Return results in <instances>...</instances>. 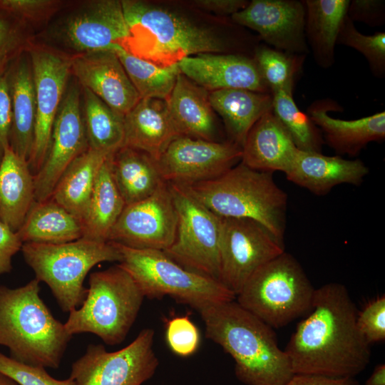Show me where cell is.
<instances>
[{
  "instance_id": "obj_1",
  "label": "cell",
  "mask_w": 385,
  "mask_h": 385,
  "mask_svg": "<svg viewBox=\"0 0 385 385\" xmlns=\"http://www.w3.org/2000/svg\"><path fill=\"white\" fill-rule=\"evenodd\" d=\"M310 312L284 350L293 373L344 378L362 372L370 345L357 328L358 312L346 287L329 283L315 289Z\"/></svg>"
},
{
  "instance_id": "obj_2",
  "label": "cell",
  "mask_w": 385,
  "mask_h": 385,
  "mask_svg": "<svg viewBox=\"0 0 385 385\" xmlns=\"http://www.w3.org/2000/svg\"><path fill=\"white\" fill-rule=\"evenodd\" d=\"M197 312L206 337L235 360V374L246 385H284L294 374L277 344L273 328L234 300L206 305Z\"/></svg>"
},
{
  "instance_id": "obj_3",
  "label": "cell",
  "mask_w": 385,
  "mask_h": 385,
  "mask_svg": "<svg viewBox=\"0 0 385 385\" xmlns=\"http://www.w3.org/2000/svg\"><path fill=\"white\" fill-rule=\"evenodd\" d=\"M129 37L124 50L159 66L200 53H227L228 39L169 9L136 0L121 1Z\"/></svg>"
},
{
  "instance_id": "obj_4",
  "label": "cell",
  "mask_w": 385,
  "mask_h": 385,
  "mask_svg": "<svg viewBox=\"0 0 385 385\" xmlns=\"http://www.w3.org/2000/svg\"><path fill=\"white\" fill-rule=\"evenodd\" d=\"M39 283L0 285V345L19 362L58 369L72 336L41 299Z\"/></svg>"
},
{
  "instance_id": "obj_5",
  "label": "cell",
  "mask_w": 385,
  "mask_h": 385,
  "mask_svg": "<svg viewBox=\"0 0 385 385\" xmlns=\"http://www.w3.org/2000/svg\"><path fill=\"white\" fill-rule=\"evenodd\" d=\"M183 185L217 216L252 220L283 243L288 197L272 173L240 162L215 178Z\"/></svg>"
},
{
  "instance_id": "obj_6",
  "label": "cell",
  "mask_w": 385,
  "mask_h": 385,
  "mask_svg": "<svg viewBox=\"0 0 385 385\" xmlns=\"http://www.w3.org/2000/svg\"><path fill=\"white\" fill-rule=\"evenodd\" d=\"M81 306L69 312L68 334L91 333L108 345L120 344L133 325L145 298L132 276L119 264L89 275Z\"/></svg>"
},
{
  "instance_id": "obj_7",
  "label": "cell",
  "mask_w": 385,
  "mask_h": 385,
  "mask_svg": "<svg viewBox=\"0 0 385 385\" xmlns=\"http://www.w3.org/2000/svg\"><path fill=\"white\" fill-rule=\"evenodd\" d=\"M21 250L35 278L48 285L60 308L68 313L85 300L88 289L83 282L95 265L121 260L113 242L83 237L61 244L24 242Z\"/></svg>"
},
{
  "instance_id": "obj_8",
  "label": "cell",
  "mask_w": 385,
  "mask_h": 385,
  "mask_svg": "<svg viewBox=\"0 0 385 385\" xmlns=\"http://www.w3.org/2000/svg\"><path fill=\"white\" fill-rule=\"evenodd\" d=\"M113 243L121 255L118 264L132 276L145 297L169 296L196 311L236 297L220 281L183 267L162 250Z\"/></svg>"
},
{
  "instance_id": "obj_9",
  "label": "cell",
  "mask_w": 385,
  "mask_h": 385,
  "mask_svg": "<svg viewBox=\"0 0 385 385\" xmlns=\"http://www.w3.org/2000/svg\"><path fill=\"white\" fill-rule=\"evenodd\" d=\"M314 290L300 264L284 251L260 267L236 297L244 309L279 328L312 310Z\"/></svg>"
},
{
  "instance_id": "obj_10",
  "label": "cell",
  "mask_w": 385,
  "mask_h": 385,
  "mask_svg": "<svg viewBox=\"0 0 385 385\" xmlns=\"http://www.w3.org/2000/svg\"><path fill=\"white\" fill-rule=\"evenodd\" d=\"M178 215L173 244L163 251L183 267L220 281L222 217L180 184L168 183Z\"/></svg>"
},
{
  "instance_id": "obj_11",
  "label": "cell",
  "mask_w": 385,
  "mask_h": 385,
  "mask_svg": "<svg viewBox=\"0 0 385 385\" xmlns=\"http://www.w3.org/2000/svg\"><path fill=\"white\" fill-rule=\"evenodd\" d=\"M154 338V330L145 328L115 351H108L102 344H90L72 364L70 377L76 385H142L159 366Z\"/></svg>"
},
{
  "instance_id": "obj_12",
  "label": "cell",
  "mask_w": 385,
  "mask_h": 385,
  "mask_svg": "<svg viewBox=\"0 0 385 385\" xmlns=\"http://www.w3.org/2000/svg\"><path fill=\"white\" fill-rule=\"evenodd\" d=\"M284 251V244L260 223L222 218L220 282L237 295L260 267Z\"/></svg>"
},
{
  "instance_id": "obj_13",
  "label": "cell",
  "mask_w": 385,
  "mask_h": 385,
  "mask_svg": "<svg viewBox=\"0 0 385 385\" xmlns=\"http://www.w3.org/2000/svg\"><path fill=\"white\" fill-rule=\"evenodd\" d=\"M177 225L176 208L168 183L163 180L150 196L125 205L108 242L165 251L175 240Z\"/></svg>"
},
{
  "instance_id": "obj_14",
  "label": "cell",
  "mask_w": 385,
  "mask_h": 385,
  "mask_svg": "<svg viewBox=\"0 0 385 385\" xmlns=\"http://www.w3.org/2000/svg\"><path fill=\"white\" fill-rule=\"evenodd\" d=\"M242 148L231 142H217L179 136L157 162L162 179L190 185L215 178L240 162Z\"/></svg>"
},
{
  "instance_id": "obj_15",
  "label": "cell",
  "mask_w": 385,
  "mask_h": 385,
  "mask_svg": "<svg viewBox=\"0 0 385 385\" xmlns=\"http://www.w3.org/2000/svg\"><path fill=\"white\" fill-rule=\"evenodd\" d=\"M36 115L32 150L28 163L35 175L42 166L51 143L54 120L71 73V58L44 48L30 51Z\"/></svg>"
},
{
  "instance_id": "obj_16",
  "label": "cell",
  "mask_w": 385,
  "mask_h": 385,
  "mask_svg": "<svg viewBox=\"0 0 385 385\" xmlns=\"http://www.w3.org/2000/svg\"><path fill=\"white\" fill-rule=\"evenodd\" d=\"M88 148L80 90L71 85L57 112L46 159L34 176L35 201L50 199L64 171Z\"/></svg>"
},
{
  "instance_id": "obj_17",
  "label": "cell",
  "mask_w": 385,
  "mask_h": 385,
  "mask_svg": "<svg viewBox=\"0 0 385 385\" xmlns=\"http://www.w3.org/2000/svg\"><path fill=\"white\" fill-rule=\"evenodd\" d=\"M305 14L304 1L252 0L231 19L256 31L270 47L306 56L309 50L304 33Z\"/></svg>"
},
{
  "instance_id": "obj_18",
  "label": "cell",
  "mask_w": 385,
  "mask_h": 385,
  "mask_svg": "<svg viewBox=\"0 0 385 385\" xmlns=\"http://www.w3.org/2000/svg\"><path fill=\"white\" fill-rule=\"evenodd\" d=\"M59 36L70 48L80 53L124 48L129 37L121 1H93L64 20Z\"/></svg>"
},
{
  "instance_id": "obj_19",
  "label": "cell",
  "mask_w": 385,
  "mask_h": 385,
  "mask_svg": "<svg viewBox=\"0 0 385 385\" xmlns=\"http://www.w3.org/2000/svg\"><path fill=\"white\" fill-rule=\"evenodd\" d=\"M71 70L82 88H87L115 112L125 115L140 100L114 51L77 54Z\"/></svg>"
},
{
  "instance_id": "obj_20",
  "label": "cell",
  "mask_w": 385,
  "mask_h": 385,
  "mask_svg": "<svg viewBox=\"0 0 385 385\" xmlns=\"http://www.w3.org/2000/svg\"><path fill=\"white\" fill-rule=\"evenodd\" d=\"M177 66L180 73L209 92L237 88L271 93L253 57L200 53L183 58Z\"/></svg>"
},
{
  "instance_id": "obj_21",
  "label": "cell",
  "mask_w": 385,
  "mask_h": 385,
  "mask_svg": "<svg viewBox=\"0 0 385 385\" xmlns=\"http://www.w3.org/2000/svg\"><path fill=\"white\" fill-rule=\"evenodd\" d=\"M332 100H319L312 103L307 114L319 128L324 143L339 155L355 156L369 143L385 139V112L355 120L334 118L328 111L337 110Z\"/></svg>"
},
{
  "instance_id": "obj_22",
  "label": "cell",
  "mask_w": 385,
  "mask_h": 385,
  "mask_svg": "<svg viewBox=\"0 0 385 385\" xmlns=\"http://www.w3.org/2000/svg\"><path fill=\"white\" fill-rule=\"evenodd\" d=\"M369 172V168L359 159L347 160L339 155L298 150L285 175L295 185L323 195L340 184L359 185Z\"/></svg>"
},
{
  "instance_id": "obj_23",
  "label": "cell",
  "mask_w": 385,
  "mask_h": 385,
  "mask_svg": "<svg viewBox=\"0 0 385 385\" xmlns=\"http://www.w3.org/2000/svg\"><path fill=\"white\" fill-rule=\"evenodd\" d=\"M298 151L291 136L270 111L252 127L242 146L240 162L262 172L284 174L290 169Z\"/></svg>"
},
{
  "instance_id": "obj_24",
  "label": "cell",
  "mask_w": 385,
  "mask_h": 385,
  "mask_svg": "<svg viewBox=\"0 0 385 385\" xmlns=\"http://www.w3.org/2000/svg\"><path fill=\"white\" fill-rule=\"evenodd\" d=\"M124 145L158 161L170 143L181 136L170 115L167 102L142 98L124 115Z\"/></svg>"
},
{
  "instance_id": "obj_25",
  "label": "cell",
  "mask_w": 385,
  "mask_h": 385,
  "mask_svg": "<svg viewBox=\"0 0 385 385\" xmlns=\"http://www.w3.org/2000/svg\"><path fill=\"white\" fill-rule=\"evenodd\" d=\"M167 105L181 136L215 140L217 127L208 91L180 73Z\"/></svg>"
},
{
  "instance_id": "obj_26",
  "label": "cell",
  "mask_w": 385,
  "mask_h": 385,
  "mask_svg": "<svg viewBox=\"0 0 385 385\" xmlns=\"http://www.w3.org/2000/svg\"><path fill=\"white\" fill-rule=\"evenodd\" d=\"M6 73L12 113L9 147L28 162L33 147L36 115L31 67L21 58Z\"/></svg>"
},
{
  "instance_id": "obj_27",
  "label": "cell",
  "mask_w": 385,
  "mask_h": 385,
  "mask_svg": "<svg viewBox=\"0 0 385 385\" xmlns=\"http://www.w3.org/2000/svg\"><path fill=\"white\" fill-rule=\"evenodd\" d=\"M34 201L29 163L8 147L0 161V221L17 232Z\"/></svg>"
},
{
  "instance_id": "obj_28",
  "label": "cell",
  "mask_w": 385,
  "mask_h": 385,
  "mask_svg": "<svg viewBox=\"0 0 385 385\" xmlns=\"http://www.w3.org/2000/svg\"><path fill=\"white\" fill-rule=\"evenodd\" d=\"M212 108L222 118L231 142L241 148L255 123L272 111V96L245 89L209 92Z\"/></svg>"
},
{
  "instance_id": "obj_29",
  "label": "cell",
  "mask_w": 385,
  "mask_h": 385,
  "mask_svg": "<svg viewBox=\"0 0 385 385\" xmlns=\"http://www.w3.org/2000/svg\"><path fill=\"white\" fill-rule=\"evenodd\" d=\"M349 0H304V33L309 50L323 68L333 66L339 31L347 16Z\"/></svg>"
},
{
  "instance_id": "obj_30",
  "label": "cell",
  "mask_w": 385,
  "mask_h": 385,
  "mask_svg": "<svg viewBox=\"0 0 385 385\" xmlns=\"http://www.w3.org/2000/svg\"><path fill=\"white\" fill-rule=\"evenodd\" d=\"M24 242L61 244L83 237V223L51 198L34 201L17 231Z\"/></svg>"
},
{
  "instance_id": "obj_31",
  "label": "cell",
  "mask_w": 385,
  "mask_h": 385,
  "mask_svg": "<svg viewBox=\"0 0 385 385\" xmlns=\"http://www.w3.org/2000/svg\"><path fill=\"white\" fill-rule=\"evenodd\" d=\"M108 155L88 148L66 168L51 195L53 201L82 223L98 173Z\"/></svg>"
},
{
  "instance_id": "obj_32",
  "label": "cell",
  "mask_w": 385,
  "mask_h": 385,
  "mask_svg": "<svg viewBox=\"0 0 385 385\" xmlns=\"http://www.w3.org/2000/svg\"><path fill=\"white\" fill-rule=\"evenodd\" d=\"M111 161L113 180L126 205L150 196L163 181L157 162L140 150L123 146Z\"/></svg>"
},
{
  "instance_id": "obj_33",
  "label": "cell",
  "mask_w": 385,
  "mask_h": 385,
  "mask_svg": "<svg viewBox=\"0 0 385 385\" xmlns=\"http://www.w3.org/2000/svg\"><path fill=\"white\" fill-rule=\"evenodd\" d=\"M111 155L106 157L98 173L83 221V238L108 242L110 233L126 205L113 180Z\"/></svg>"
},
{
  "instance_id": "obj_34",
  "label": "cell",
  "mask_w": 385,
  "mask_h": 385,
  "mask_svg": "<svg viewBox=\"0 0 385 385\" xmlns=\"http://www.w3.org/2000/svg\"><path fill=\"white\" fill-rule=\"evenodd\" d=\"M83 120L88 148L111 155L124 145V115L83 88Z\"/></svg>"
},
{
  "instance_id": "obj_35",
  "label": "cell",
  "mask_w": 385,
  "mask_h": 385,
  "mask_svg": "<svg viewBox=\"0 0 385 385\" xmlns=\"http://www.w3.org/2000/svg\"><path fill=\"white\" fill-rule=\"evenodd\" d=\"M130 81L142 98H155L168 101L180 73L177 64L159 66L138 58L121 46L114 49Z\"/></svg>"
},
{
  "instance_id": "obj_36",
  "label": "cell",
  "mask_w": 385,
  "mask_h": 385,
  "mask_svg": "<svg viewBox=\"0 0 385 385\" xmlns=\"http://www.w3.org/2000/svg\"><path fill=\"white\" fill-rule=\"evenodd\" d=\"M292 93L284 91L272 93V112L298 150L322 153L324 143L322 132L309 115L299 108Z\"/></svg>"
},
{
  "instance_id": "obj_37",
  "label": "cell",
  "mask_w": 385,
  "mask_h": 385,
  "mask_svg": "<svg viewBox=\"0 0 385 385\" xmlns=\"http://www.w3.org/2000/svg\"><path fill=\"white\" fill-rule=\"evenodd\" d=\"M304 55L280 51L266 44L258 45L253 59L271 94L293 92L297 78L302 71Z\"/></svg>"
},
{
  "instance_id": "obj_38",
  "label": "cell",
  "mask_w": 385,
  "mask_h": 385,
  "mask_svg": "<svg viewBox=\"0 0 385 385\" xmlns=\"http://www.w3.org/2000/svg\"><path fill=\"white\" fill-rule=\"evenodd\" d=\"M337 44L344 45L360 52L366 59L372 74L376 78H384V32L364 35L356 29L354 22L346 16L339 31Z\"/></svg>"
},
{
  "instance_id": "obj_39",
  "label": "cell",
  "mask_w": 385,
  "mask_h": 385,
  "mask_svg": "<svg viewBox=\"0 0 385 385\" xmlns=\"http://www.w3.org/2000/svg\"><path fill=\"white\" fill-rule=\"evenodd\" d=\"M165 340L172 352L187 357L197 351L200 333L188 316L175 317L166 323Z\"/></svg>"
},
{
  "instance_id": "obj_40",
  "label": "cell",
  "mask_w": 385,
  "mask_h": 385,
  "mask_svg": "<svg viewBox=\"0 0 385 385\" xmlns=\"http://www.w3.org/2000/svg\"><path fill=\"white\" fill-rule=\"evenodd\" d=\"M0 372L19 385H76L69 376L63 380L52 377L43 366L19 362L0 351Z\"/></svg>"
},
{
  "instance_id": "obj_41",
  "label": "cell",
  "mask_w": 385,
  "mask_h": 385,
  "mask_svg": "<svg viewBox=\"0 0 385 385\" xmlns=\"http://www.w3.org/2000/svg\"><path fill=\"white\" fill-rule=\"evenodd\" d=\"M356 326L362 337L370 345L385 339V297L369 302L357 313Z\"/></svg>"
},
{
  "instance_id": "obj_42",
  "label": "cell",
  "mask_w": 385,
  "mask_h": 385,
  "mask_svg": "<svg viewBox=\"0 0 385 385\" xmlns=\"http://www.w3.org/2000/svg\"><path fill=\"white\" fill-rule=\"evenodd\" d=\"M58 3L51 0H0V9L19 21H38L53 12Z\"/></svg>"
},
{
  "instance_id": "obj_43",
  "label": "cell",
  "mask_w": 385,
  "mask_h": 385,
  "mask_svg": "<svg viewBox=\"0 0 385 385\" xmlns=\"http://www.w3.org/2000/svg\"><path fill=\"white\" fill-rule=\"evenodd\" d=\"M20 22L0 9V71L19 47Z\"/></svg>"
},
{
  "instance_id": "obj_44",
  "label": "cell",
  "mask_w": 385,
  "mask_h": 385,
  "mask_svg": "<svg viewBox=\"0 0 385 385\" xmlns=\"http://www.w3.org/2000/svg\"><path fill=\"white\" fill-rule=\"evenodd\" d=\"M347 16L353 22H362L372 27L381 26L385 22V1L384 0L350 1Z\"/></svg>"
},
{
  "instance_id": "obj_45",
  "label": "cell",
  "mask_w": 385,
  "mask_h": 385,
  "mask_svg": "<svg viewBox=\"0 0 385 385\" xmlns=\"http://www.w3.org/2000/svg\"><path fill=\"white\" fill-rule=\"evenodd\" d=\"M11 102L7 73L0 71V161L4 150L9 147L11 128Z\"/></svg>"
},
{
  "instance_id": "obj_46",
  "label": "cell",
  "mask_w": 385,
  "mask_h": 385,
  "mask_svg": "<svg viewBox=\"0 0 385 385\" xmlns=\"http://www.w3.org/2000/svg\"><path fill=\"white\" fill-rule=\"evenodd\" d=\"M23 244L17 232L0 221V275L11 271L12 258Z\"/></svg>"
},
{
  "instance_id": "obj_47",
  "label": "cell",
  "mask_w": 385,
  "mask_h": 385,
  "mask_svg": "<svg viewBox=\"0 0 385 385\" xmlns=\"http://www.w3.org/2000/svg\"><path fill=\"white\" fill-rule=\"evenodd\" d=\"M284 385H361L355 377L337 378L316 374H294Z\"/></svg>"
},
{
  "instance_id": "obj_48",
  "label": "cell",
  "mask_w": 385,
  "mask_h": 385,
  "mask_svg": "<svg viewBox=\"0 0 385 385\" xmlns=\"http://www.w3.org/2000/svg\"><path fill=\"white\" fill-rule=\"evenodd\" d=\"M249 1L245 0H195L192 4L202 10L220 15H233L245 9Z\"/></svg>"
},
{
  "instance_id": "obj_49",
  "label": "cell",
  "mask_w": 385,
  "mask_h": 385,
  "mask_svg": "<svg viewBox=\"0 0 385 385\" xmlns=\"http://www.w3.org/2000/svg\"><path fill=\"white\" fill-rule=\"evenodd\" d=\"M365 385H385V365L384 364L375 366L366 381Z\"/></svg>"
},
{
  "instance_id": "obj_50",
  "label": "cell",
  "mask_w": 385,
  "mask_h": 385,
  "mask_svg": "<svg viewBox=\"0 0 385 385\" xmlns=\"http://www.w3.org/2000/svg\"><path fill=\"white\" fill-rule=\"evenodd\" d=\"M0 385H19L14 380L0 372Z\"/></svg>"
}]
</instances>
